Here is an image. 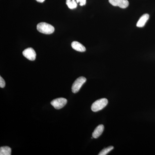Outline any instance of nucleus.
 Returning <instances> with one entry per match:
<instances>
[{"instance_id": "nucleus-12", "label": "nucleus", "mask_w": 155, "mask_h": 155, "mask_svg": "<svg viewBox=\"0 0 155 155\" xmlns=\"http://www.w3.org/2000/svg\"><path fill=\"white\" fill-rule=\"evenodd\" d=\"M114 149V147L113 146H109L107 147L106 148L102 150L99 153V155H106L108 153L111 151L112 150H113Z\"/></svg>"}, {"instance_id": "nucleus-10", "label": "nucleus", "mask_w": 155, "mask_h": 155, "mask_svg": "<svg viewBox=\"0 0 155 155\" xmlns=\"http://www.w3.org/2000/svg\"><path fill=\"white\" fill-rule=\"evenodd\" d=\"M11 149L8 146L1 147L0 148V155H11Z\"/></svg>"}, {"instance_id": "nucleus-11", "label": "nucleus", "mask_w": 155, "mask_h": 155, "mask_svg": "<svg viewBox=\"0 0 155 155\" xmlns=\"http://www.w3.org/2000/svg\"><path fill=\"white\" fill-rule=\"evenodd\" d=\"M66 4L69 9H74L77 7V2L75 0H67Z\"/></svg>"}, {"instance_id": "nucleus-14", "label": "nucleus", "mask_w": 155, "mask_h": 155, "mask_svg": "<svg viewBox=\"0 0 155 155\" xmlns=\"http://www.w3.org/2000/svg\"><path fill=\"white\" fill-rule=\"evenodd\" d=\"M77 3H79L80 6L85 5L86 3V0H76Z\"/></svg>"}, {"instance_id": "nucleus-2", "label": "nucleus", "mask_w": 155, "mask_h": 155, "mask_svg": "<svg viewBox=\"0 0 155 155\" xmlns=\"http://www.w3.org/2000/svg\"><path fill=\"white\" fill-rule=\"evenodd\" d=\"M108 100L106 98H101L95 101L92 105V111L94 112H97L102 110L107 105Z\"/></svg>"}, {"instance_id": "nucleus-7", "label": "nucleus", "mask_w": 155, "mask_h": 155, "mask_svg": "<svg viewBox=\"0 0 155 155\" xmlns=\"http://www.w3.org/2000/svg\"><path fill=\"white\" fill-rule=\"evenodd\" d=\"M149 15L148 14H144L139 19L138 22L137 23V26L139 28L143 27L145 25L147 20L149 18Z\"/></svg>"}, {"instance_id": "nucleus-13", "label": "nucleus", "mask_w": 155, "mask_h": 155, "mask_svg": "<svg viewBox=\"0 0 155 155\" xmlns=\"http://www.w3.org/2000/svg\"><path fill=\"white\" fill-rule=\"evenodd\" d=\"M5 86V82L2 76H0V87L4 88Z\"/></svg>"}, {"instance_id": "nucleus-6", "label": "nucleus", "mask_w": 155, "mask_h": 155, "mask_svg": "<svg viewBox=\"0 0 155 155\" xmlns=\"http://www.w3.org/2000/svg\"><path fill=\"white\" fill-rule=\"evenodd\" d=\"M109 2L112 5L118 6L121 8H126L129 5L127 0H109Z\"/></svg>"}, {"instance_id": "nucleus-15", "label": "nucleus", "mask_w": 155, "mask_h": 155, "mask_svg": "<svg viewBox=\"0 0 155 155\" xmlns=\"http://www.w3.org/2000/svg\"><path fill=\"white\" fill-rule=\"evenodd\" d=\"M38 2L40 3H43L45 2V0H36Z\"/></svg>"}, {"instance_id": "nucleus-5", "label": "nucleus", "mask_w": 155, "mask_h": 155, "mask_svg": "<svg viewBox=\"0 0 155 155\" xmlns=\"http://www.w3.org/2000/svg\"><path fill=\"white\" fill-rule=\"evenodd\" d=\"M22 54L29 61H35L36 58V53L32 48H29L25 49L22 52Z\"/></svg>"}, {"instance_id": "nucleus-1", "label": "nucleus", "mask_w": 155, "mask_h": 155, "mask_svg": "<svg viewBox=\"0 0 155 155\" xmlns=\"http://www.w3.org/2000/svg\"><path fill=\"white\" fill-rule=\"evenodd\" d=\"M37 29L41 33L50 35L54 31V28L52 25L46 22H42L38 23L37 26Z\"/></svg>"}, {"instance_id": "nucleus-9", "label": "nucleus", "mask_w": 155, "mask_h": 155, "mask_svg": "<svg viewBox=\"0 0 155 155\" xmlns=\"http://www.w3.org/2000/svg\"><path fill=\"white\" fill-rule=\"evenodd\" d=\"M104 128V125H99L95 129L93 133L92 134V137H93V138H97L99 137L103 133Z\"/></svg>"}, {"instance_id": "nucleus-4", "label": "nucleus", "mask_w": 155, "mask_h": 155, "mask_svg": "<svg viewBox=\"0 0 155 155\" xmlns=\"http://www.w3.org/2000/svg\"><path fill=\"white\" fill-rule=\"evenodd\" d=\"M67 100L64 98H58L53 100L51 104L57 110L62 109L67 104Z\"/></svg>"}, {"instance_id": "nucleus-3", "label": "nucleus", "mask_w": 155, "mask_h": 155, "mask_svg": "<svg viewBox=\"0 0 155 155\" xmlns=\"http://www.w3.org/2000/svg\"><path fill=\"white\" fill-rule=\"evenodd\" d=\"M86 81V78L85 77L81 76L78 78L74 81L72 87V91L73 93H76L79 91L81 86Z\"/></svg>"}, {"instance_id": "nucleus-8", "label": "nucleus", "mask_w": 155, "mask_h": 155, "mask_svg": "<svg viewBox=\"0 0 155 155\" xmlns=\"http://www.w3.org/2000/svg\"><path fill=\"white\" fill-rule=\"evenodd\" d=\"M71 46L73 49L77 51H78L83 52L86 51L85 47L78 42L76 41L72 42Z\"/></svg>"}]
</instances>
